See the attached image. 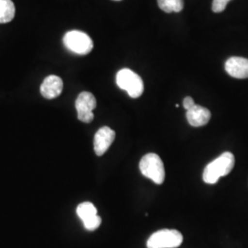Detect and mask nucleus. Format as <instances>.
<instances>
[{
	"mask_svg": "<svg viewBox=\"0 0 248 248\" xmlns=\"http://www.w3.org/2000/svg\"><path fill=\"white\" fill-rule=\"evenodd\" d=\"M234 156L230 152H225L218 158L211 162L203 171V181L207 184H215L220 177L228 175L234 167Z\"/></svg>",
	"mask_w": 248,
	"mask_h": 248,
	"instance_id": "nucleus-1",
	"label": "nucleus"
},
{
	"mask_svg": "<svg viewBox=\"0 0 248 248\" xmlns=\"http://www.w3.org/2000/svg\"><path fill=\"white\" fill-rule=\"evenodd\" d=\"M139 167L142 175L155 184L161 185L165 181V167L158 155L153 153L145 155L140 161Z\"/></svg>",
	"mask_w": 248,
	"mask_h": 248,
	"instance_id": "nucleus-2",
	"label": "nucleus"
},
{
	"mask_svg": "<svg viewBox=\"0 0 248 248\" xmlns=\"http://www.w3.org/2000/svg\"><path fill=\"white\" fill-rule=\"evenodd\" d=\"M116 82L118 87L127 91L131 98H139L143 93L144 87L141 77L128 68H124L118 72Z\"/></svg>",
	"mask_w": 248,
	"mask_h": 248,
	"instance_id": "nucleus-3",
	"label": "nucleus"
},
{
	"mask_svg": "<svg viewBox=\"0 0 248 248\" xmlns=\"http://www.w3.org/2000/svg\"><path fill=\"white\" fill-rule=\"evenodd\" d=\"M65 47L80 55L89 54L93 49V41L87 33L80 31H70L63 37Z\"/></svg>",
	"mask_w": 248,
	"mask_h": 248,
	"instance_id": "nucleus-4",
	"label": "nucleus"
},
{
	"mask_svg": "<svg viewBox=\"0 0 248 248\" xmlns=\"http://www.w3.org/2000/svg\"><path fill=\"white\" fill-rule=\"evenodd\" d=\"M183 242L181 232L163 229L153 233L147 241V248H177Z\"/></svg>",
	"mask_w": 248,
	"mask_h": 248,
	"instance_id": "nucleus-5",
	"label": "nucleus"
},
{
	"mask_svg": "<svg viewBox=\"0 0 248 248\" xmlns=\"http://www.w3.org/2000/svg\"><path fill=\"white\" fill-rule=\"evenodd\" d=\"M97 107V100L90 92H82L76 100V108L80 122L90 124L94 120L93 110Z\"/></svg>",
	"mask_w": 248,
	"mask_h": 248,
	"instance_id": "nucleus-6",
	"label": "nucleus"
},
{
	"mask_svg": "<svg viewBox=\"0 0 248 248\" xmlns=\"http://www.w3.org/2000/svg\"><path fill=\"white\" fill-rule=\"evenodd\" d=\"M116 133L109 127L104 126L98 130L94 137V150L100 156L106 153L115 139Z\"/></svg>",
	"mask_w": 248,
	"mask_h": 248,
	"instance_id": "nucleus-7",
	"label": "nucleus"
},
{
	"mask_svg": "<svg viewBox=\"0 0 248 248\" xmlns=\"http://www.w3.org/2000/svg\"><path fill=\"white\" fill-rule=\"evenodd\" d=\"M225 71L234 78H248V59L237 56L230 57L225 62Z\"/></svg>",
	"mask_w": 248,
	"mask_h": 248,
	"instance_id": "nucleus-8",
	"label": "nucleus"
},
{
	"mask_svg": "<svg viewBox=\"0 0 248 248\" xmlns=\"http://www.w3.org/2000/svg\"><path fill=\"white\" fill-rule=\"evenodd\" d=\"M62 88H63V84L61 78L54 75H51L44 80L41 86V94L43 95L44 98L53 99L61 95Z\"/></svg>",
	"mask_w": 248,
	"mask_h": 248,
	"instance_id": "nucleus-9",
	"label": "nucleus"
},
{
	"mask_svg": "<svg viewBox=\"0 0 248 248\" xmlns=\"http://www.w3.org/2000/svg\"><path fill=\"white\" fill-rule=\"evenodd\" d=\"M186 120L188 124L193 127H202L208 124L211 120V111L200 105H195L190 109L186 110Z\"/></svg>",
	"mask_w": 248,
	"mask_h": 248,
	"instance_id": "nucleus-10",
	"label": "nucleus"
},
{
	"mask_svg": "<svg viewBox=\"0 0 248 248\" xmlns=\"http://www.w3.org/2000/svg\"><path fill=\"white\" fill-rule=\"evenodd\" d=\"M16 13L15 5L12 0H0V23H9Z\"/></svg>",
	"mask_w": 248,
	"mask_h": 248,
	"instance_id": "nucleus-11",
	"label": "nucleus"
},
{
	"mask_svg": "<svg viewBox=\"0 0 248 248\" xmlns=\"http://www.w3.org/2000/svg\"><path fill=\"white\" fill-rule=\"evenodd\" d=\"M77 213L80 219L83 222H85L90 218L98 215L97 214L98 211H97L96 207L94 206V204H92L91 202H83L78 206Z\"/></svg>",
	"mask_w": 248,
	"mask_h": 248,
	"instance_id": "nucleus-12",
	"label": "nucleus"
},
{
	"mask_svg": "<svg viewBox=\"0 0 248 248\" xmlns=\"http://www.w3.org/2000/svg\"><path fill=\"white\" fill-rule=\"evenodd\" d=\"M157 4L166 13L180 12L184 8L183 0H157Z\"/></svg>",
	"mask_w": 248,
	"mask_h": 248,
	"instance_id": "nucleus-13",
	"label": "nucleus"
},
{
	"mask_svg": "<svg viewBox=\"0 0 248 248\" xmlns=\"http://www.w3.org/2000/svg\"><path fill=\"white\" fill-rule=\"evenodd\" d=\"M83 223H84V226L86 227V229L89 231L96 230L101 223V218L98 215H96L89 220L83 222Z\"/></svg>",
	"mask_w": 248,
	"mask_h": 248,
	"instance_id": "nucleus-14",
	"label": "nucleus"
},
{
	"mask_svg": "<svg viewBox=\"0 0 248 248\" xmlns=\"http://www.w3.org/2000/svg\"><path fill=\"white\" fill-rule=\"evenodd\" d=\"M230 1L231 0H213V6H212L213 12L215 13L222 12Z\"/></svg>",
	"mask_w": 248,
	"mask_h": 248,
	"instance_id": "nucleus-15",
	"label": "nucleus"
},
{
	"mask_svg": "<svg viewBox=\"0 0 248 248\" xmlns=\"http://www.w3.org/2000/svg\"><path fill=\"white\" fill-rule=\"evenodd\" d=\"M195 105L194 99L191 98V97H186V98L183 99V106H184L185 109H186V110L190 109L191 108H193Z\"/></svg>",
	"mask_w": 248,
	"mask_h": 248,
	"instance_id": "nucleus-16",
	"label": "nucleus"
}]
</instances>
